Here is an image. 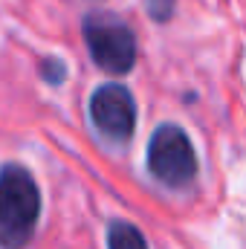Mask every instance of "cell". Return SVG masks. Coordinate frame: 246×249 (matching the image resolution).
<instances>
[{
  "mask_svg": "<svg viewBox=\"0 0 246 249\" xmlns=\"http://www.w3.org/2000/svg\"><path fill=\"white\" fill-rule=\"evenodd\" d=\"M41 217V191L23 165L0 168V244L20 249Z\"/></svg>",
  "mask_w": 246,
  "mask_h": 249,
  "instance_id": "1",
  "label": "cell"
},
{
  "mask_svg": "<svg viewBox=\"0 0 246 249\" xmlns=\"http://www.w3.org/2000/svg\"><path fill=\"white\" fill-rule=\"evenodd\" d=\"M148 168L151 174L171 188H183L197 174V154L180 124H159L148 145Z\"/></svg>",
  "mask_w": 246,
  "mask_h": 249,
  "instance_id": "2",
  "label": "cell"
},
{
  "mask_svg": "<svg viewBox=\"0 0 246 249\" xmlns=\"http://www.w3.org/2000/svg\"><path fill=\"white\" fill-rule=\"evenodd\" d=\"M84 41L105 72L124 75L136 64V38L130 26L113 15H87L84 18Z\"/></svg>",
  "mask_w": 246,
  "mask_h": 249,
  "instance_id": "3",
  "label": "cell"
},
{
  "mask_svg": "<svg viewBox=\"0 0 246 249\" xmlns=\"http://www.w3.org/2000/svg\"><path fill=\"white\" fill-rule=\"evenodd\" d=\"M90 116L107 139L124 142L136 127V102L122 84H102L90 99Z\"/></svg>",
  "mask_w": 246,
  "mask_h": 249,
  "instance_id": "4",
  "label": "cell"
},
{
  "mask_svg": "<svg viewBox=\"0 0 246 249\" xmlns=\"http://www.w3.org/2000/svg\"><path fill=\"white\" fill-rule=\"evenodd\" d=\"M107 249H148V241L133 223L116 220L107 229Z\"/></svg>",
  "mask_w": 246,
  "mask_h": 249,
  "instance_id": "5",
  "label": "cell"
},
{
  "mask_svg": "<svg viewBox=\"0 0 246 249\" xmlns=\"http://www.w3.org/2000/svg\"><path fill=\"white\" fill-rule=\"evenodd\" d=\"M174 3L177 0H145V9H148V15L154 18V20H168L171 15H174Z\"/></svg>",
  "mask_w": 246,
  "mask_h": 249,
  "instance_id": "6",
  "label": "cell"
},
{
  "mask_svg": "<svg viewBox=\"0 0 246 249\" xmlns=\"http://www.w3.org/2000/svg\"><path fill=\"white\" fill-rule=\"evenodd\" d=\"M41 72H44V78H47L50 84H61L64 78H67V67H64V61H58V58H47V61L41 64Z\"/></svg>",
  "mask_w": 246,
  "mask_h": 249,
  "instance_id": "7",
  "label": "cell"
}]
</instances>
